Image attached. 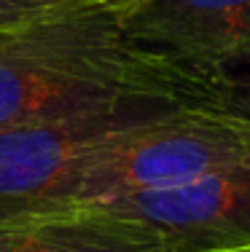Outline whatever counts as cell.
<instances>
[{"mask_svg": "<svg viewBox=\"0 0 250 252\" xmlns=\"http://www.w3.org/2000/svg\"><path fill=\"white\" fill-rule=\"evenodd\" d=\"M245 161L248 118L215 105H178L105 134L81 158L62 207L172 188Z\"/></svg>", "mask_w": 250, "mask_h": 252, "instance_id": "2", "label": "cell"}, {"mask_svg": "<svg viewBox=\"0 0 250 252\" xmlns=\"http://www.w3.org/2000/svg\"><path fill=\"white\" fill-rule=\"evenodd\" d=\"M170 110V107H167ZM162 110H108L0 129V220L62 207L81 158L105 134Z\"/></svg>", "mask_w": 250, "mask_h": 252, "instance_id": "3", "label": "cell"}, {"mask_svg": "<svg viewBox=\"0 0 250 252\" xmlns=\"http://www.w3.org/2000/svg\"><path fill=\"white\" fill-rule=\"evenodd\" d=\"M153 225L175 252H210L250 242V161L229 164L183 185L105 201Z\"/></svg>", "mask_w": 250, "mask_h": 252, "instance_id": "5", "label": "cell"}, {"mask_svg": "<svg viewBox=\"0 0 250 252\" xmlns=\"http://www.w3.org/2000/svg\"><path fill=\"white\" fill-rule=\"evenodd\" d=\"M210 252H250V242L234 244V247H223V250H210Z\"/></svg>", "mask_w": 250, "mask_h": 252, "instance_id": "9", "label": "cell"}, {"mask_svg": "<svg viewBox=\"0 0 250 252\" xmlns=\"http://www.w3.org/2000/svg\"><path fill=\"white\" fill-rule=\"evenodd\" d=\"M129 8H83L0 35V129L86 113L213 105L210 81L129 40L121 27Z\"/></svg>", "mask_w": 250, "mask_h": 252, "instance_id": "1", "label": "cell"}, {"mask_svg": "<svg viewBox=\"0 0 250 252\" xmlns=\"http://www.w3.org/2000/svg\"><path fill=\"white\" fill-rule=\"evenodd\" d=\"M100 5H121V3H92V0H0V35L22 30L33 22L51 19L59 14H73L83 8Z\"/></svg>", "mask_w": 250, "mask_h": 252, "instance_id": "7", "label": "cell"}, {"mask_svg": "<svg viewBox=\"0 0 250 252\" xmlns=\"http://www.w3.org/2000/svg\"><path fill=\"white\" fill-rule=\"evenodd\" d=\"M213 105L250 121V64L229 70V73H223L218 78Z\"/></svg>", "mask_w": 250, "mask_h": 252, "instance_id": "8", "label": "cell"}, {"mask_svg": "<svg viewBox=\"0 0 250 252\" xmlns=\"http://www.w3.org/2000/svg\"><path fill=\"white\" fill-rule=\"evenodd\" d=\"M0 252H175L153 225L105 201L33 209L0 220Z\"/></svg>", "mask_w": 250, "mask_h": 252, "instance_id": "6", "label": "cell"}, {"mask_svg": "<svg viewBox=\"0 0 250 252\" xmlns=\"http://www.w3.org/2000/svg\"><path fill=\"white\" fill-rule=\"evenodd\" d=\"M121 27L140 49L213 86L250 64V0H140Z\"/></svg>", "mask_w": 250, "mask_h": 252, "instance_id": "4", "label": "cell"}, {"mask_svg": "<svg viewBox=\"0 0 250 252\" xmlns=\"http://www.w3.org/2000/svg\"><path fill=\"white\" fill-rule=\"evenodd\" d=\"M92 3H121V5H138L140 0H92Z\"/></svg>", "mask_w": 250, "mask_h": 252, "instance_id": "10", "label": "cell"}]
</instances>
